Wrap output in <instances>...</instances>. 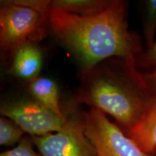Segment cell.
Returning a JSON list of instances; mask_svg holds the SVG:
<instances>
[{
	"instance_id": "obj_7",
	"label": "cell",
	"mask_w": 156,
	"mask_h": 156,
	"mask_svg": "<svg viewBox=\"0 0 156 156\" xmlns=\"http://www.w3.org/2000/svg\"><path fill=\"white\" fill-rule=\"evenodd\" d=\"M147 155L156 152V98L151 96L146 102L140 119L126 133Z\"/></svg>"
},
{
	"instance_id": "obj_10",
	"label": "cell",
	"mask_w": 156,
	"mask_h": 156,
	"mask_svg": "<svg viewBox=\"0 0 156 156\" xmlns=\"http://www.w3.org/2000/svg\"><path fill=\"white\" fill-rule=\"evenodd\" d=\"M114 0H53L51 9L88 16L98 14L108 8Z\"/></svg>"
},
{
	"instance_id": "obj_1",
	"label": "cell",
	"mask_w": 156,
	"mask_h": 156,
	"mask_svg": "<svg viewBox=\"0 0 156 156\" xmlns=\"http://www.w3.org/2000/svg\"><path fill=\"white\" fill-rule=\"evenodd\" d=\"M126 15V2L114 0L104 11L88 16L51 9L48 25L84 69L90 71L101 61L116 56L124 62L129 75L147 91L136 69L141 47L128 29Z\"/></svg>"
},
{
	"instance_id": "obj_3",
	"label": "cell",
	"mask_w": 156,
	"mask_h": 156,
	"mask_svg": "<svg viewBox=\"0 0 156 156\" xmlns=\"http://www.w3.org/2000/svg\"><path fill=\"white\" fill-rule=\"evenodd\" d=\"M0 45L6 53L14 54L26 44H37L44 38L48 14L25 5L22 0L1 1Z\"/></svg>"
},
{
	"instance_id": "obj_14",
	"label": "cell",
	"mask_w": 156,
	"mask_h": 156,
	"mask_svg": "<svg viewBox=\"0 0 156 156\" xmlns=\"http://www.w3.org/2000/svg\"><path fill=\"white\" fill-rule=\"evenodd\" d=\"M139 63L145 68L153 67L154 69L156 67V39L151 48L142 54Z\"/></svg>"
},
{
	"instance_id": "obj_15",
	"label": "cell",
	"mask_w": 156,
	"mask_h": 156,
	"mask_svg": "<svg viewBox=\"0 0 156 156\" xmlns=\"http://www.w3.org/2000/svg\"><path fill=\"white\" fill-rule=\"evenodd\" d=\"M142 77L150 95L156 98V67L150 73L142 75Z\"/></svg>"
},
{
	"instance_id": "obj_5",
	"label": "cell",
	"mask_w": 156,
	"mask_h": 156,
	"mask_svg": "<svg viewBox=\"0 0 156 156\" xmlns=\"http://www.w3.org/2000/svg\"><path fill=\"white\" fill-rule=\"evenodd\" d=\"M30 138L41 156H97L83 118L67 117L59 131Z\"/></svg>"
},
{
	"instance_id": "obj_11",
	"label": "cell",
	"mask_w": 156,
	"mask_h": 156,
	"mask_svg": "<svg viewBox=\"0 0 156 156\" xmlns=\"http://www.w3.org/2000/svg\"><path fill=\"white\" fill-rule=\"evenodd\" d=\"M25 132L10 119L0 118V145L2 146L17 145L23 139Z\"/></svg>"
},
{
	"instance_id": "obj_8",
	"label": "cell",
	"mask_w": 156,
	"mask_h": 156,
	"mask_svg": "<svg viewBox=\"0 0 156 156\" xmlns=\"http://www.w3.org/2000/svg\"><path fill=\"white\" fill-rule=\"evenodd\" d=\"M42 63L41 51L37 44H26L13 54L11 72L20 79L30 81L38 77Z\"/></svg>"
},
{
	"instance_id": "obj_4",
	"label": "cell",
	"mask_w": 156,
	"mask_h": 156,
	"mask_svg": "<svg viewBox=\"0 0 156 156\" xmlns=\"http://www.w3.org/2000/svg\"><path fill=\"white\" fill-rule=\"evenodd\" d=\"M83 119L97 156H151L98 109L91 107Z\"/></svg>"
},
{
	"instance_id": "obj_2",
	"label": "cell",
	"mask_w": 156,
	"mask_h": 156,
	"mask_svg": "<svg viewBox=\"0 0 156 156\" xmlns=\"http://www.w3.org/2000/svg\"><path fill=\"white\" fill-rule=\"evenodd\" d=\"M149 97V93L132 77L110 73L93 76L83 95L85 102L114 117L125 133L140 119Z\"/></svg>"
},
{
	"instance_id": "obj_16",
	"label": "cell",
	"mask_w": 156,
	"mask_h": 156,
	"mask_svg": "<svg viewBox=\"0 0 156 156\" xmlns=\"http://www.w3.org/2000/svg\"><path fill=\"white\" fill-rule=\"evenodd\" d=\"M153 156H156V152H155V155H154Z\"/></svg>"
},
{
	"instance_id": "obj_6",
	"label": "cell",
	"mask_w": 156,
	"mask_h": 156,
	"mask_svg": "<svg viewBox=\"0 0 156 156\" xmlns=\"http://www.w3.org/2000/svg\"><path fill=\"white\" fill-rule=\"evenodd\" d=\"M0 112L31 136H43L59 131L67 119L64 115L56 114L35 101L5 103Z\"/></svg>"
},
{
	"instance_id": "obj_13",
	"label": "cell",
	"mask_w": 156,
	"mask_h": 156,
	"mask_svg": "<svg viewBox=\"0 0 156 156\" xmlns=\"http://www.w3.org/2000/svg\"><path fill=\"white\" fill-rule=\"evenodd\" d=\"M31 138L23 137L18 145L8 151L2 152L0 156H41L36 152Z\"/></svg>"
},
{
	"instance_id": "obj_12",
	"label": "cell",
	"mask_w": 156,
	"mask_h": 156,
	"mask_svg": "<svg viewBox=\"0 0 156 156\" xmlns=\"http://www.w3.org/2000/svg\"><path fill=\"white\" fill-rule=\"evenodd\" d=\"M143 5V34L147 50L155 41L156 0H146Z\"/></svg>"
},
{
	"instance_id": "obj_9",
	"label": "cell",
	"mask_w": 156,
	"mask_h": 156,
	"mask_svg": "<svg viewBox=\"0 0 156 156\" xmlns=\"http://www.w3.org/2000/svg\"><path fill=\"white\" fill-rule=\"evenodd\" d=\"M34 100L59 115L62 113L57 84L47 77H38L29 81L28 86Z\"/></svg>"
}]
</instances>
